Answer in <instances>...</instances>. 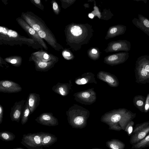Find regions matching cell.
<instances>
[{"label":"cell","mask_w":149,"mask_h":149,"mask_svg":"<svg viewBox=\"0 0 149 149\" xmlns=\"http://www.w3.org/2000/svg\"><path fill=\"white\" fill-rule=\"evenodd\" d=\"M136 115L124 108L114 109L102 115L100 120L109 126V130L124 131L127 124L134 119Z\"/></svg>","instance_id":"6da1fadb"},{"label":"cell","mask_w":149,"mask_h":149,"mask_svg":"<svg viewBox=\"0 0 149 149\" xmlns=\"http://www.w3.org/2000/svg\"><path fill=\"white\" fill-rule=\"evenodd\" d=\"M69 124L75 129H81L86 127L90 112L86 108L74 104L66 112Z\"/></svg>","instance_id":"7a4b0ae2"},{"label":"cell","mask_w":149,"mask_h":149,"mask_svg":"<svg viewBox=\"0 0 149 149\" xmlns=\"http://www.w3.org/2000/svg\"><path fill=\"white\" fill-rule=\"evenodd\" d=\"M135 72L136 82L142 84L149 83V55L141 56L137 58Z\"/></svg>","instance_id":"3957f363"},{"label":"cell","mask_w":149,"mask_h":149,"mask_svg":"<svg viewBox=\"0 0 149 149\" xmlns=\"http://www.w3.org/2000/svg\"><path fill=\"white\" fill-rule=\"evenodd\" d=\"M149 133V121L137 124L134 127L130 143L133 145L143 139Z\"/></svg>","instance_id":"277c9868"},{"label":"cell","mask_w":149,"mask_h":149,"mask_svg":"<svg viewBox=\"0 0 149 149\" xmlns=\"http://www.w3.org/2000/svg\"><path fill=\"white\" fill-rule=\"evenodd\" d=\"M21 143L28 149H43V147L39 132L24 134Z\"/></svg>","instance_id":"5b68a950"},{"label":"cell","mask_w":149,"mask_h":149,"mask_svg":"<svg viewBox=\"0 0 149 149\" xmlns=\"http://www.w3.org/2000/svg\"><path fill=\"white\" fill-rule=\"evenodd\" d=\"M94 89L92 88L74 93L73 95L74 99L82 104H92L97 99L96 94Z\"/></svg>","instance_id":"8992f818"},{"label":"cell","mask_w":149,"mask_h":149,"mask_svg":"<svg viewBox=\"0 0 149 149\" xmlns=\"http://www.w3.org/2000/svg\"><path fill=\"white\" fill-rule=\"evenodd\" d=\"M22 90L20 85L15 82L8 80L0 81V92L13 93L19 92Z\"/></svg>","instance_id":"52a82bcc"},{"label":"cell","mask_w":149,"mask_h":149,"mask_svg":"<svg viewBox=\"0 0 149 149\" xmlns=\"http://www.w3.org/2000/svg\"><path fill=\"white\" fill-rule=\"evenodd\" d=\"M35 120L37 123L47 126H54L59 124L57 118L51 112L43 113L37 117Z\"/></svg>","instance_id":"ba28073f"},{"label":"cell","mask_w":149,"mask_h":149,"mask_svg":"<svg viewBox=\"0 0 149 149\" xmlns=\"http://www.w3.org/2000/svg\"><path fill=\"white\" fill-rule=\"evenodd\" d=\"M26 100H22L16 102L11 108L10 116L11 120L19 123L21 119Z\"/></svg>","instance_id":"9c48e42d"},{"label":"cell","mask_w":149,"mask_h":149,"mask_svg":"<svg viewBox=\"0 0 149 149\" xmlns=\"http://www.w3.org/2000/svg\"><path fill=\"white\" fill-rule=\"evenodd\" d=\"M97 76L98 79L106 82L111 87H116L119 86V82L117 78L109 72L100 71Z\"/></svg>","instance_id":"30bf717a"},{"label":"cell","mask_w":149,"mask_h":149,"mask_svg":"<svg viewBox=\"0 0 149 149\" xmlns=\"http://www.w3.org/2000/svg\"><path fill=\"white\" fill-rule=\"evenodd\" d=\"M17 22L21 27L32 37L34 39L39 43L41 44L46 49L47 47L45 44L38 35L37 32L33 28L30 27L22 19L19 18Z\"/></svg>","instance_id":"8fae6325"},{"label":"cell","mask_w":149,"mask_h":149,"mask_svg":"<svg viewBox=\"0 0 149 149\" xmlns=\"http://www.w3.org/2000/svg\"><path fill=\"white\" fill-rule=\"evenodd\" d=\"M72 84L71 80L67 83L58 82L52 87V90L55 93L63 96H65L69 94L72 89Z\"/></svg>","instance_id":"7c38bea8"},{"label":"cell","mask_w":149,"mask_h":149,"mask_svg":"<svg viewBox=\"0 0 149 149\" xmlns=\"http://www.w3.org/2000/svg\"><path fill=\"white\" fill-rule=\"evenodd\" d=\"M129 54L128 52H125L112 55L109 56L105 61L107 64L112 65L122 63L127 59Z\"/></svg>","instance_id":"4fadbf2b"},{"label":"cell","mask_w":149,"mask_h":149,"mask_svg":"<svg viewBox=\"0 0 149 149\" xmlns=\"http://www.w3.org/2000/svg\"><path fill=\"white\" fill-rule=\"evenodd\" d=\"M133 24L149 36V19L146 17L138 15V19L134 18L132 20Z\"/></svg>","instance_id":"5bb4252c"},{"label":"cell","mask_w":149,"mask_h":149,"mask_svg":"<svg viewBox=\"0 0 149 149\" xmlns=\"http://www.w3.org/2000/svg\"><path fill=\"white\" fill-rule=\"evenodd\" d=\"M95 76V75L91 72L85 73L75 78L74 82L79 85L92 83L96 84L97 82Z\"/></svg>","instance_id":"9a60e30c"},{"label":"cell","mask_w":149,"mask_h":149,"mask_svg":"<svg viewBox=\"0 0 149 149\" xmlns=\"http://www.w3.org/2000/svg\"><path fill=\"white\" fill-rule=\"evenodd\" d=\"M39 133L44 147H50L57 141V138L54 135L43 132H40Z\"/></svg>","instance_id":"2e32d148"},{"label":"cell","mask_w":149,"mask_h":149,"mask_svg":"<svg viewBox=\"0 0 149 149\" xmlns=\"http://www.w3.org/2000/svg\"><path fill=\"white\" fill-rule=\"evenodd\" d=\"M34 63L35 69L36 71L40 72H45L48 71L54 67L57 61H52L48 62H45L32 60Z\"/></svg>","instance_id":"e0dca14e"},{"label":"cell","mask_w":149,"mask_h":149,"mask_svg":"<svg viewBox=\"0 0 149 149\" xmlns=\"http://www.w3.org/2000/svg\"><path fill=\"white\" fill-rule=\"evenodd\" d=\"M27 98L29 105L31 114L34 111L40 104V95L35 93H31L29 95Z\"/></svg>","instance_id":"ac0fdd59"},{"label":"cell","mask_w":149,"mask_h":149,"mask_svg":"<svg viewBox=\"0 0 149 149\" xmlns=\"http://www.w3.org/2000/svg\"><path fill=\"white\" fill-rule=\"evenodd\" d=\"M22 16L25 21L37 32L41 30L46 29L42 24L36 20L33 17L25 14H23Z\"/></svg>","instance_id":"d6986e66"},{"label":"cell","mask_w":149,"mask_h":149,"mask_svg":"<svg viewBox=\"0 0 149 149\" xmlns=\"http://www.w3.org/2000/svg\"><path fill=\"white\" fill-rule=\"evenodd\" d=\"M39 36L45 40L49 44L55 48L56 42L54 38L47 29L41 30L37 32Z\"/></svg>","instance_id":"ffe728a7"},{"label":"cell","mask_w":149,"mask_h":149,"mask_svg":"<svg viewBox=\"0 0 149 149\" xmlns=\"http://www.w3.org/2000/svg\"><path fill=\"white\" fill-rule=\"evenodd\" d=\"M106 146L109 149H124L125 145L118 139H113L106 142Z\"/></svg>","instance_id":"44dd1931"},{"label":"cell","mask_w":149,"mask_h":149,"mask_svg":"<svg viewBox=\"0 0 149 149\" xmlns=\"http://www.w3.org/2000/svg\"><path fill=\"white\" fill-rule=\"evenodd\" d=\"M32 57L31 60H35L45 62H48L52 61H57L56 58L52 57L46 53L37 52Z\"/></svg>","instance_id":"7402d4cb"},{"label":"cell","mask_w":149,"mask_h":149,"mask_svg":"<svg viewBox=\"0 0 149 149\" xmlns=\"http://www.w3.org/2000/svg\"><path fill=\"white\" fill-rule=\"evenodd\" d=\"M30 114H31V110L28 104V99L27 98L24 107L21 119V123L22 125H24L26 123Z\"/></svg>","instance_id":"603a6c76"},{"label":"cell","mask_w":149,"mask_h":149,"mask_svg":"<svg viewBox=\"0 0 149 149\" xmlns=\"http://www.w3.org/2000/svg\"><path fill=\"white\" fill-rule=\"evenodd\" d=\"M149 147V133L141 141L132 145V149H142Z\"/></svg>","instance_id":"cb8c5ba5"},{"label":"cell","mask_w":149,"mask_h":149,"mask_svg":"<svg viewBox=\"0 0 149 149\" xmlns=\"http://www.w3.org/2000/svg\"><path fill=\"white\" fill-rule=\"evenodd\" d=\"M134 102L135 105L141 111L144 110L145 101L143 96L139 95L135 96L134 99Z\"/></svg>","instance_id":"d4e9b609"},{"label":"cell","mask_w":149,"mask_h":149,"mask_svg":"<svg viewBox=\"0 0 149 149\" xmlns=\"http://www.w3.org/2000/svg\"><path fill=\"white\" fill-rule=\"evenodd\" d=\"M15 136L12 132L8 131H3L0 132V139L5 141H13Z\"/></svg>","instance_id":"484cf974"},{"label":"cell","mask_w":149,"mask_h":149,"mask_svg":"<svg viewBox=\"0 0 149 149\" xmlns=\"http://www.w3.org/2000/svg\"><path fill=\"white\" fill-rule=\"evenodd\" d=\"M0 32L5 35H7L9 37L13 38H16L18 35L17 33L15 31L11 30H7L5 28L0 27Z\"/></svg>","instance_id":"4316f807"},{"label":"cell","mask_w":149,"mask_h":149,"mask_svg":"<svg viewBox=\"0 0 149 149\" xmlns=\"http://www.w3.org/2000/svg\"><path fill=\"white\" fill-rule=\"evenodd\" d=\"M71 34L74 36H78L81 35L82 33L81 28L78 26H74L72 27L70 29Z\"/></svg>","instance_id":"83f0119b"},{"label":"cell","mask_w":149,"mask_h":149,"mask_svg":"<svg viewBox=\"0 0 149 149\" xmlns=\"http://www.w3.org/2000/svg\"><path fill=\"white\" fill-rule=\"evenodd\" d=\"M134 122L132 120L130 122L126 127L124 131L126 132L129 136H131L134 129Z\"/></svg>","instance_id":"f1b7e54d"},{"label":"cell","mask_w":149,"mask_h":149,"mask_svg":"<svg viewBox=\"0 0 149 149\" xmlns=\"http://www.w3.org/2000/svg\"><path fill=\"white\" fill-rule=\"evenodd\" d=\"M6 60L15 67H19L22 63L21 59L19 58H6Z\"/></svg>","instance_id":"f546056e"},{"label":"cell","mask_w":149,"mask_h":149,"mask_svg":"<svg viewBox=\"0 0 149 149\" xmlns=\"http://www.w3.org/2000/svg\"><path fill=\"white\" fill-rule=\"evenodd\" d=\"M149 110V94H148L145 101L144 112H147Z\"/></svg>","instance_id":"4dcf8cb0"},{"label":"cell","mask_w":149,"mask_h":149,"mask_svg":"<svg viewBox=\"0 0 149 149\" xmlns=\"http://www.w3.org/2000/svg\"><path fill=\"white\" fill-rule=\"evenodd\" d=\"M3 107L0 104V124L2 122L3 118Z\"/></svg>","instance_id":"1f68e13d"},{"label":"cell","mask_w":149,"mask_h":149,"mask_svg":"<svg viewBox=\"0 0 149 149\" xmlns=\"http://www.w3.org/2000/svg\"><path fill=\"white\" fill-rule=\"evenodd\" d=\"M53 8L56 13H58L59 11L57 3L54 2L53 3Z\"/></svg>","instance_id":"d6a6232c"},{"label":"cell","mask_w":149,"mask_h":149,"mask_svg":"<svg viewBox=\"0 0 149 149\" xmlns=\"http://www.w3.org/2000/svg\"><path fill=\"white\" fill-rule=\"evenodd\" d=\"M63 56L64 57L67 59H70V57L71 56L70 53L67 51H64L63 53Z\"/></svg>","instance_id":"836d02e7"},{"label":"cell","mask_w":149,"mask_h":149,"mask_svg":"<svg viewBox=\"0 0 149 149\" xmlns=\"http://www.w3.org/2000/svg\"><path fill=\"white\" fill-rule=\"evenodd\" d=\"M97 52V50L95 49H93L91 50V52L93 54H96Z\"/></svg>","instance_id":"e575fe53"},{"label":"cell","mask_w":149,"mask_h":149,"mask_svg":"<svg viewBox=\"0 0 149 149\" xmlns=\"http://www.w3.org/2000/svg\"><path fill=\"white\" fill-rule=\"evenodd\" d=\"M33 1L36 4L40 5V0H34Z\"/></svg>","instance_id":"d590c367"},{"label":"cell","mask_w":149,"mask_h":149,"mask_svg":"<svg viewBox=\"0 0 149 149\" xmlns=\"http://www.w3.org/2000/svg\"><path fill=\"white\" fill-rule=\"evenodd\" d=\"M88 16L89 18L91 19H93L94 17V15L92 13L89 14L88 15Z\"/></svg>","instance_id":"8d00e7d4"},{"label":"cell","mask_w":149,"mask_h":149,"mask_svg":"<svg viewBox=\"0 0 149 149\" xmlns=\"http://www.w3.org/2000/svg\"><path fill=\"white\" fill-rule=\"evenodd\" d=\"M90 149H102V148H93Z\"/></svg>","instance_id":"74e56055"},{"label":"cell","mask_w":149,"mask_h":149,"mask_svg":"<svg viewBox=\"0 0 149 149\" xmlns=\"http://www.w3.org/2000/svg\"><path fill=\"white\" fill-rule=\"evenodd\" d=\"M13 149H24L21 148H14Z\"/></svg>","instance_id":"f35d334b"}]
</instances>
